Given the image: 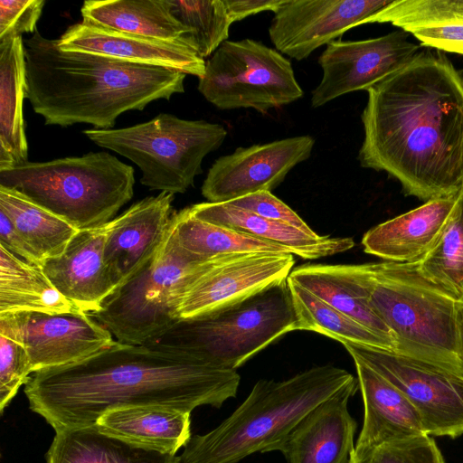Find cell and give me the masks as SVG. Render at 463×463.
Segmentation results:
<instances>
[{
    "mask_svg": "<svg viewBox=\"0 0 463 463\" xmlns=\"http://www.w3.org/2000/svg\"><path fill=\"white\" fill-rule=\"evenodd\" d=\"M170 232L177 245L202 260L246 253H290L288 250L244 232L198 220L188 209L174 213Z\"/></svg>",
    "mask_w": 463,
    "mask_h": 463,
    "instance_id": "4dcf8cb0",
    "label": "cell"
},
{
    "mask_svg": "<svg viewBox=\"0 0 463 463\" xmlns=\"http://www.w3.org/2000/svg\"><path fill=\"white\" fill-rule=\"evenodd\" d=\"M0 244L22 260L41 265L42 260L22 237L11 220L0 211Z\"/></svg>",
    "mask_w": 463,
    "mask_h": 463,
    "instance_id": "ab89813d",
    "label": "cell"
},
{
    "mask_svg": "<svg viewBox=\"0 0 463 463\" xmlns=\"http://www.w3.org/2000/svg\"><path fill=\"white\" fill-rule=\"evenodd\" d=\"M190 416L191 412L166 406H133L111 410L95 425L129 443L175 455L192 437Z\"/></svg>",
    "mask_w": 463,
    "mask_h": 463,
    "instance_id": "cb8c5ba5",
    "label": "cell"
},
{
    "mask_svg": "<svg viewBox=\"0 0 463 463\" xmlns=\"http://www.w3.org/2000/svg\"><path fill=\"white\" fill-rule=\"evenodd\" d=\"M198 90L220 109L260 113L302 98L290 61L252 39L225 41L205 62Z\"/></svg>",
    "mask_w": 463,
    "mask_h": 463,
    "instance_id": "30bf717a",
    "label": "cell"
},
{
    "mask_svg": "<svg viewBox=\"0 0 463 463\" xmlns=\"http://www.w3.org/2000/svg\"><path fill=\"white\" fill-rule=\"evenodd\" d=\"M419 271L458 298L463 294V187L432 247L418 260Z\"/></svg>",
    "mask_w": 463,
    "mask_h": 463,
    "instance_id": "836d02e7",
    "label": "cell"
},
{
    "mask_svg": "<svg viewBox=\"0 0 463 463\" xmlns=\"http://www.w3.org/2000/svg\"><path fill=\"white\" fill-rule=\"evenodd\" d=\"M134 168L108 152L0 169V185L14 189L77 230L103 225L134 193Z\"/></svg>",
    "mask_w": 463,
    "mask_h": 463,
    "instance_id": "8992f818",
    "label": "cell"
},
{
    "mask_svg": "<svg viewBox=\"0 0 463 463\" xmlns=\"http://www.w3.org/2000/svg\"><path fill=\"white\" fill-rule=\"evenodd\" d=\"M406 32L361 41H334L318 58L323 71L312 91L311 105L321 107L356 90H368L407 65L421 51Z\"/></svg>",
    "mask_w": 463,
    "mask_h": 463,
    "instance_id": "7c38bea8",
    "label": "cell"
},
{
    "mask_svg": "<svg viewBox=\"0 0 463 463\" xmlns=\"http://www.w3.org/2000/svg\"><path fill=\"white\" fill-rule=\"evenodd\" d=\"M241 376L152 344L114 341L76 363L33 373L24 386L30 409L55 430L94 426L106 412L157 405L186 412L221 408L237 395Z\"/></svg>",
    "mask_w": 463,
    "mask_h": 463,
    "instance_id": "7a4b0ae2",
    "label": "cell"
},
{
    "mask_svg": "<svg viewBox=\"0 0 463 463\" xmlns=\"http://www.w3.org/2000/svg\"><path fill=\"white\" fill-rule=\"evenodd\" d=\"M234 255L202 260L182 250L170 232L157 254L131 279L118 286L90 315L116 341L146 345L179 320L180 301L195 279Z\"/></svg>",
    "mask_w": 463,
    "mask_h": 463,
    "instance_id": "ba28073f",
    "label": "cell"
},
{
    "mask_svg": "<svg viewBox=\"0 0 463 463\" xmlns=\"http://www.w3.org/2000/svg\"><path fill=\"white\" fill-rule=\"evenodd\" d=\"M46 463H178V456L129 443L94 425L57 431Z\"/></svg>",
    "mask_w": 463,
    "mask_h": 463,
    "instance_id": "f1b7e54d",
    "label": "cell"
},
{
    "mask_svg": "<svg viewBox=\"0 0 463 463\" xmlns=\"http://www.w3.org/2000/svg\"><path fill=\"white\" fill-rule=\"evenodd\" d=\"M288 282L298 330L319 333L342 344L395 351L396 345L392 341L378 335L298 284Z\"/></svg>",
    "mask_w": 463,
    "mask_h": 463,
    "instance_id": "d6a6232c",
    "label": "cell"
},
{
    "mask_svg": "<svg viewBox=\"0 0 463 463\" xmlns=\"http://www.w3.org/2000/svg\"><path fill=\"white\" fill-rule=\"evenodd\" d=\"M80 13L89 24L165 41H190L167 0H90Z\"/></svg>",
    "mask_w": 463,
    "mask_h": 463,
    "instance_id": "83f0119b",
    "label": "cell"
},
{
    "mask_svg": "<svg viewBox=\"0 0 463 463\" xmlns=\"http://www.w3.org/2000/svg\"><path fill=\"white\" fill-rule=\"evenodd\" d=\"M78 311L52 285L40 265L22 260L0 244V314Z\"/></svg>",
    "mask_w": 463,
    "mask_h": 463,
    "instance_id": "f546056e",
    "label": "cell"
},
{
    "mask_svg": "<svg viewBox=\"0 0 463 463\" xmlns=\"http://www.w3.org/2000/svg\"><path fill=\"white\" fill-rule=\"evenodd\" d=\"M227 203L267 220L293 226L307 234H317L291 208L273 195L271 192L260 191Z\"/></svg>",
    "mask_w": 463,
    "mask_h": 463,
    "instance_id": "74e56055",
    "label": "cell"
},
{
    "mask_svg": "<svg viewBox=\"0 0 463 463\" xmlns=\"http://www.w3.org/2000/svg\"><path fill=\"white\" fill-rule=\"evenodd\" d=\"M350 463H445L435 440L427 434L354 448Z\"/></svg>",
    "mask_w": 463,
    "mask_h": 463,
    "instance_id": "d590c367",
    "label": "cell"
},
{
    "mask_svg": "<svg viewBox=\"0 0 463 463\" xmlns=\"http://www.w3.org/2000/svg\"><path fill=\"white\" fill-rule=\"evenodd\" d=\"M26 71L24 40L0 42V169L28 161L23 105Z\"/></svg>",
    "mask_w": 463,
    "mask_h": 463,
    "instance_id": "4316f807",
    "label": "cell"
},
{
    "mask_svg": "<svg viewBox=\"0 0 463 463\" xmlns=\"http://www.w3.org/2000/svg\"><path fill=\"white\" fill-rule=\"evenodd\" d=\"M0 211L11 220L42 263L61 255L79 232L19 192L1 185Z\"/></svg>",
    "mask_w": 463,
    "mask_h": 463,
    "instance_id": "1f68e13d",
    "label": "cell"
},
{
    "mask_svg": "<svg viewBox=\"0 0 463 463\" xmlns=\"http://www.w3.org/2000/svg\"><path fill=\"white\" fill-rule=\"evenodd\" d=\"M224 3L232 22L234 23L260 12L274 13L283 0H224Z\"/></svg>",
    "mask_w": 463,
    "mask_h": 463,
    "instance_id": "60d3db41",
    "label": "cell"
},
{
    "mask_svg": "<svg viewBox=\"0 0 463 463\" xmlns=\"http://www.w3.org/2000/svg\"><path fill=\"white\" fill-rule=\"evenodd\" d=\"M174 16L203 60L227 41L232 24L224 0H167Z\"/></svg>",
    "mask_w": 463,
    "mask_h": 463,
    "instance_id": "e575fe53",
    "label": "cell"
},
{
    "mask_svg": "<svg viewBox=\"0 0 463 463\" xmlns=\"http://www.w3.org/2000/svg\"><path fill=\"white\" fill-rule=\"evenodd\" d=\"M353 360L364 402V421L354 448L427 434L410 399L362 360Z\"/></svg>",
    "mask_w": 463,
    "mask_h": 463,
    "instance_id": "7402d4cb",
    "label": "cell"
},
{
    "mask_svg": "<svg viewBox=\"0 0 463 463\" xmlns=\"http://www.w3.org/2000/svg\"><path fill=\"white\" fill-rule=\"evenodd\" d=\"M27 99L45 125L111 129L128 110L184 92L185 74L162 67L63 51L37 30L24 40Z\"/></svg>",
    "mask_w": 463,
    "mask_h": 463,
    "instance_id": "3957f363",
    "label": "cell"
},
{
    "mask_svg": "<svg viewBox=\"0 0 463 463\" xmlns=\"http://www.w3.org/2000/svg\"><path fill=\"white\" fill-rule=\"evenodd\" d=\"M58 40L63 51L80 52L162 67L201 79L205 61L188 40L165 41L78 23Z\"/></svg>",
    "mask_w": 463,
    "mask_h": 463,
    "instance_id": "d6986e66",
    "label": "cell"
},
{
    "mask_svg": "<svg viewBox=\"0 0 463 463\" xmlns=\"http://www.w3.org/2000/svg\"><path fill=\"white\" fill-rule=\"evenodd\" d=\"M174 195L161 192L144 198L109 222L104 260L116 288L137 274L161 249L174 214Z\"/></svg>",
    "mask_w": 463,
    "mask_h": 463,
    "instance_id": "e0dca14e",
    "label": "cell"
},
{
    "mask_svg": "<svg viewBox=\"0 0 463 463\" xmlns=\"http://www.w3.org/2000/svg\"><path fill=\"white\" fill-rule=\"evenodd\" d=\"M288 280L298 284L396 345L392 332L369 303L360 264L303 265L293 269Z\"/></svg>",
    "mask_w": 463,
    "mask_h": 463,
    "instance_id": "d4e9b609",
    "label": "cell"
},
{
    "mask_svg": "<svg viewBox=\"0 0 463 463\" xmlns=\"http://www.w3.org/2000/svg\"><path fill=\"white\" fill-rule=\"evenodd\" d=\"M459 193L429 200L371 228L362 239L364 252L384 261L418 260L436 241Z\"/></svg>",
    "mask_w": 463,
    "mask_h": 463,
    "instance_id": "44dd1931",
    "label": "cell"
},
{
    "mask_svg": "<svg viewBox=\"0 0 463 463\" xmlns=\"http://www.w3.org/2000/svg\"><path fill=\"white\" fill-rule=\"evenodd\" d=\"M294 264L291 253L232 255L187 288L178 307L179 319L232 305L287 279Z\"/></svg>",
    "mask_w": 463,
    "mask_h": 463,
    "instance_id": "2e32d148",
    "label": "cell"
},
{
    "mask_svg": "<svg viewBox=\"0 0 463 463\" xmlns=\"http://www.w3.org/2000/svg\"><path fill=\"white\" fill-rule=\"evenodd\" d=\"M83 134L135 163L143 185L175 194L194 185L203 158L222 146L227 131L220 124L161 113L132 127L87 129Z\"/></svg>",
    "mask_w": 463,
    "mask_h": 463,
    "instance_id": "9c48e42d",
    "label": "cell"
},
{
    "mask_svg": "<svg viewBox=\"0 0 463 463\" xmlns=\"http://www.w3.org/2000/svg\"><path fill=\"white\" fill-rule=\"evenodd\" d=\"M369 23H390L421 46L463 55V0H392Z\"/></svg>",
    "mask_w": 463,
    "mask_h": 463,
    "instance_id": "484cf974",
    "label": "cell"
},
{
    "mask_svg": "<svg viewBox=\"0 0 463 463\" xmlns=\"http://www.w3.org/2000/svg\"><path fill=\"white\" fill-rule=\"evenodd\" d=\"M354 379L329 364L283 381L260 379L220 425L191 437L178 463H237L256 452L273 451L305 415Z\"/></svg>",
    "mask_w": 463,
    "mask_h": 463,
    "instance_id": "277c9868",
    "label": "cell"
},
{
    "mask_svg": "<svg viewBox=\"0 0 463 463\" xmlns=\"http://www.w3.org/2000/svg\"><path fill=\"white\" fill-rule=\"evenodd\" d=\"M392 0H283L274 12L269 34L277 51L297 61L336 41Z\"/></svg>",
    "mask_w": 463,
    "mask_h": 463,
    "instance_id": "5bb4252c",
    "label": "cell"
},
{
    "mask_svg": "<svg viewBox=\"0 0 463 463\" xmlns=\"http://www.w3.org/2000/svg\"><path fill=\"white\" fill-rule=\"evenodd\" d=\"M109 222L80 230L59 256L40 266L52 285L80 312L98 311L114 285L104 260Z\"/></svg>",
    "mask_w": 463,
    "mask_h": 463,
    "instance_id": "ffe728a7",
    "label": "cell"
},
{
    "mask_svg": "<svg viewBox=\"0 0 463 463\" xmlns=\"http://www.w3.org/2000/svg\"><path fill=\"white\" fill-rule=\"evenodd\" d=\"M315 139L309 135L239 147L219 157L202 185L210 203H227L250 194L271 192L288 173L309 158Z\"/></svg>",
    "mask_w": 463,
    "mask_h": 463,
    "instance_id": "9a60e30c",
    "label": "cell"
},
{
    "mask_svg": "<svg viewBox=\"0 0 463 463\" xmlns=\"http://www.w3.org/2000/svg\"><path fill=\"white\" fill-rule=\"evenodd\" d=\"M298 330L288 279L232 305L176 321L148 343L236 371L281 335ZM147 345V344H146Z\"/></svg>",
    "mask_w": 463,
    "mask_h": 463,
    "instance_id": "52a82bcc",
    "label": "cell"
},
{
    "mask_svg": "<svg viewBox=\"0 0 463 463\" xmlns=\"http://www.w3.org/2000/svg\"><path fill=\"white\" fill-rule=\"evenodd\" d=\"M358 388L355 378L319 403L273 451H279L287 463H350L357 423L348 402Z\"/></svg>",
    "mask_w": 463,
    "mask_h": 463,
    "instance_id": "ac0fdd59",
    "label": "cell"
},
{
    "mask_svg": "<svg viewBox=\"0 0 463 463\" xmlns=\"http://www.w3.org/2000/svg\"><path fill=\"white\" fill-rule=\"evenodd\" d=\"M360 269L369 303L395 339L394 352L463 370L457 297L427 279L416 260Z\"/></svg>",
    "mask_w": 463,
    "mask_h": 463,
    "instance_id": "5b68a950",
    "label": "cell"
},
{
    "mask_svg": "<svg viewBox=\"0 0 463 463\" xmlns=\"http://www.w3.org/2000/svg\"><path fill=\"white\" fill-rule=\"evenodd\" d=\"M187 209L198 220L279 245L288 250L291 254L306 260L331 256L354 246L352 238L310 235L293 226L267 220L228 203H201Z\"/></svg>",
    "mask_w": 463,
    "mask_h": 463,
    "instance_id": "603a6c76",
    "label": "cell"
},
{
    "mask_svg": "<svg viewBox=\"0 0 463 463\" xmlns=\"http://www.w3.org/2000/svg\"><path fill=\"white\" fill-rule=\"evenodd\" d=\"M28 353L10 332L0 328V411L10 403L32 374Z\"/></svg>",
    "mask_w": 463,
    "mask_h": 463,
    "instance_id": "8d00e7d4",
    "label": "cell"
},
{
    "mask_svg": "<svg viewBox=\"0 0 463 463\" xmlns=\"http://www.w3.org/2000/svg\"><path fill=\"white\" fill-rule=\"evenodd\" d=\"M0 328L24 345L32 373L84 360L114 342L104 326L80 311L0 314Z\"/></svg>",
    "mask_w": 463,
    "mask_h": 463,
    "instance_id": "4fadbf2b",
    "label": "cell"
},
{
    "mask_svg": "<svg viewBox=\"0 0 463 463\" xmlns=\"http://www.w3.org/2000/svg\"><path fill=\"white\" fill-rule=\"evenodd\" d=\"M361 118L363 167L385 171L406 195L427 202L463 187V77L438 50L368 90Z\"/></svg>",
    "mask_w": 463,
    "mask_h": 463,
    "instance_id": "6da1fadb",
    "label": "cell"
},
{
    "mask_svg": "<svg viewBox=\"0 0 463 463\" xmlns=\"http://www.w3.org/2000/svg\"><path fill=\"white\" fill-rule=\"evenodd\" d=\"M44 4L43 0H1L0 42L35 33Z\"/></svg>",
    "mask_w": 463,
    "mask_h": 463,
    "instance_id": "f35d334b",
    "label": "cell"
},
{
    "mask_svg": "<svg viewBox=\"0 0 463 463\" xmlns=\"http://www.w3.org/2000/svg\"><path fill=\"white\" fill-rule=\"evenodd\" d=\"M457 326L458 335L459 354L463 360V294L458 298L457 311Z\"/></svg>",
    "mask_w": 463,
    "mask_h": 463,
    "instance_id": "b9f144b4",
    "label": "cell"
},
{
    "mask_svg": "<svg viewBox=\"0 0 463 463\" xmlns=\"http://www.w3.org/2000/svg\"><path fill=\"white\" fill-rule=\"evenodd\" d=\"M343 345L352 358L362 360L410 399L428 435H463V370L390 350Z\"/></svg>",
    "mask_w": 463,
    "mask_h": 463,
    "instance_id": "8fae6325",
    "label": "cell"
}]
</instances>
